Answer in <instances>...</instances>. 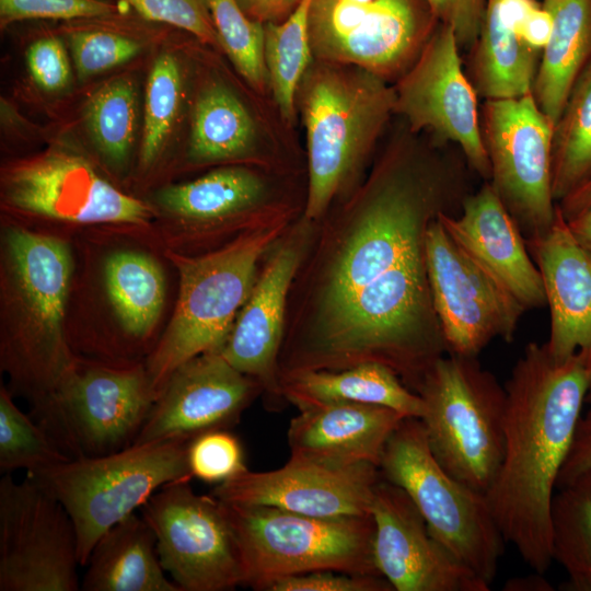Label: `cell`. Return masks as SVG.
Segmentation results:
<instances>
[{"label": "cell", "instance_id": "44", "mask_svg": "<svg viewBox=\"0 0 591 591\" xmlns=\"http://www.w3.org/2000/svg\"><path fill=\"white\" fill-rule=\"evenodd\" d=\"M26 62L34 82L45 91L63 89L70 79V65L57 37H43L28 47Z\"/></svg>", "mask_w": 591, "mask_h": 591}, {"label": "cell", "instance_id": "14", "mask_svg": "<svg viewBox=\"0 0 591 591\" xmlns=\"http://www.w3.org/2000/svg\"><path fill=\"white\" fill-rule=\"evenodd\" d=\"M431 19L415 0H312V56L386 80L415 62L432 34Z\"/></svg>", "mask_w": 591, "mask_h": 591}, {"label": "cell", "instance_id": "18", "mask_svg": "<svg viewBox=\"0 0 591 591\" xmlns=\"http://www.w3.org/2000/svg\"><path fill=\"white\" fill-rule=\"evenodd\" d=\"M8 204L73 223H143L152 211L105 178L83 158L50 152L10 167L3 178Z\"/></svg>", "mask_w": 591, "mask_h": 591}, {"label": "cell", "instance_id": "24", "mask_svg": "<svg viewBox=\"0 0 591 591\" xmlns=\"http://www.w3.org/2000/svg\"><path fill=\"white\" fill-rule=\"evenodd\" d=\"M528 248L549 308L547 351L557 361L581 355L591 363V252L575 239L558 206L549 231Z\"/></svg>", "mask_w": 591, "mask_h": 591}, {"label": "cell", "instance_id": "42", "mask_svg": "<svg viewBox=\"0 0 591 591\" xmlns=\"http://www.w3.org/2000/svg\"><path fill=\"white\" fill-rule=\"evenodd\" d=\"M115 12L102 0H0L2 24L27 19L107 18Z\"/></svg>", "mask_w": 591, "mask_h": 591}, {"label": "cell", "instance_id": "27", "mask_svg": "<svg viewBox=\"0 0 591 591\" xmlns=\"http://www.w3.org/2000/svg\"><path fill=\"white\" fill-rule=\"evenodd\" d=\"M84 567V591H182L166 577L152 529L136 513L97 540Z\"/></svg>", "mask_w": 591, "mask_h": 591}, {"label": "cell", "instance_id": "3", "mask_svg": "<svg viewBox=\"0 0 591 591\" xmlns=\"http://www.w3.org/2000/svg\"><path fill=\"white\" fill-rule=\"evenodd\" d=\"M2 252L1 367L34 414L76 360L63 332L72 258L61 240L19 228L5 232Z\"/></svg>", "mask_w": 591, "mask_h": 591}, {"label": "cell", "instance_id": "33", "mask_svg": "<svg viewBox=\"0 0 591 591\" xmlns=\"http://www.w3.org/2000/svg\"><path fill=\"white\" fill-rule=\"evenodd\" d=\"M591 179V61L575 83L555 125L552 187L558 204Z\"/></svg>", "mask_w": 591, "mask_h": 591}, {"label": "cell", "instance_id": "6", "mask_svg": "<svg viewBox=\"0 0 591 591\" xmlns=\"http://www.w3.org/2000/svg\"><path fill=\"white\" fill-rule=\"evenodd\" d=\"M221 502L235 538L244 587L264 591L279 578L314 571L381 576L374 563L371 514L323 518Z\"/></svg>", "mask_w": 591, "mask_h": 591}, {"label": "cell", "instance_id": "9", "mask_svg": "<svg viewBox=\"0 0 591 591\" xmlns=\"http://www.w3.org/2000/svg\"><path fill=\"white\" fill-rule=\"evenodd\" d=\"M379 471L410 497L432 536L490 586L506 541L486 495L457 480L436 460L419 418L402 420L384 448Z\"/></svg>", "mask_w": 591, "mask_h": 591}, {"label": "cell", "instance_id": "22", "mask_svg": "<svg viewBox=\"0 0 591 591\" xmlns=\"http://www.w3.org/2000/svg\"><path fill=\"white\" fill-rule=\"evenodd\" d=\"M172 216L190 224L200 237H218L293 222L304 206L283 196L269 175L245 166L216 169L192 182L172 185L158 195Z\"/></svg>", "mask_w": 591, "mask_h": 591}, {"label": "cell", "instance_id": "30", "mask_svg": "<svg viewBox=\"0 0 591 591\" xmlns=\"http://www.w3.org/2000/svg\"><path fill=\"white\" fill-rule=\"evenodd\" d=\"M256 131L247 108L229 89L213 84L201 92L193 112L188 147L197 164L253 159Z\"/></svg>", "mask_w": 591, "mask_h": 591}, {"label": "cell", "instance_id": "11", "mask_svg": "<svg viewBox=\"0 0 591 591\" xmlns=\"http://www.w3.org/2000/svg\"><path fill=\"white\" fill-rule=\"evenodd\" d=\"M483 117L489 183L528 245L542 239L556 217L552 187L555 124L540 108L532 92L486 100Z\"/></svg>", "mask_w": 591, "mask_h": 591}, {"label": "cell", "instance_id": "25", "mask_svg": "<svg viewBox=\"0 0 591 591\" xmlns=\"http://www.w3.org/2000/svg\"><path fill=\"white\" fill-rule=\"evenodd\" d=\"M405 417L385 406L359 403L301 409L287 432L290 457L329 466H379L390 437Z\"/></svg>", "mask_w": 591, "mask_h": 591}, {"label": "cell", "instance_id": "12", "mask_svg": "<svg viewBox=\"0 0 591 591\" xmlns=\"http://www.w3.org/2000/svg\"><path fill=\"white\" fill-rule=\"evenodd\" d=\"M73 522L33 478L0 480V591H78Z\"/></svg>", "mask_w": 591, "mask_h": 591}, {"label": "cell", "instance_id": "1", "mask_svg": "<svg viewBox=\"0 0 591 591\" xmlns=\"http://www.w3.org/2000/svg\"><path fill=\"white\" fill-rule=\"evenodd\" d=\"M456 172L410 144L391 147L369 175L315 221L291 283L279 380L375 362L417 393L447 355L428 280L425 239L453 213Z\"/></svg>", "mask_w": 591, "mask_h": 591}, {"label": "cell", "instance_id": "46", "mask_svg": "<svg viewBox=\"0 0 591 591\" xmlns=\"http://www.w3.org/2000/svg\"><path fill=\"white\" fill-rule=\"evenodd\" d=\"M591 471V404L581 415L573 441L557 480V488Z\"/></svg>", "mask_w": 591, "mask_h": 591}, {"label": "cell", "instance_id": "2", "mask_svg": "<svg viewBox=\"0 0 591 591\" xmlns=\"http://www.w3.org/2000/svg\"><path fill=\"white\" fill-rule=\"evenodd\" d=\"M591 381L581 355L555 360L529 343L505 384L503 454L485 493L507 543L533 571L551 566V503Z\"/></svg>", "mask_w": 591, "mask_h": 591}, {"label": "cell", "instance_id": "51", "mask_svg": "<svg viewBox=\"0 0 591 591\" xmlns=\"http://www.w3.org/2000/svg\"><path fill=\"white\" fill-rule=\"evenodd\" d=\"M507 591H552V584L543 577V573L509 579L505 583Z\"/></svg>", "mask_w": 591, "mask_h": 591}, {"label": "cell", "instance_id": "49", "mask_svg": "<svg viewBox=\"0 0 591 591\" xmlns=\"http://www.w3.org/2000/svg\"><path fill=\"white\" fill-rule=\"evenodd\" d=\"M557 206L566 220L591 207V179L566 196Z\"/></svg>", "mask_w": 591, "mask_h": 591}, {"label": "cell", "instance_id": "15", "mask_svg": "<svg viewBox=\"0 0 591 591\" xmlns=\"http://www.w3.org/2000/svg\"><path fill=\"white\" fill-rule=\"evenodd\" d=\"M425 254L447 354L477 358L495 338L513 340L525 309L455 243L438 218L428 227Z\"/></svg>", "mask_w": 591, "mask_h": 591}, {"label": "cell", "instance_id": "10", "mask_svg": "<svg viewBox=\"0 0 591 591\" xmlns=\"http://www.w3.org/2000/svg\"><path fill=\"white\" fill-rule=\"evenodd\" d=\"M155 398L141 363H74L50 402L32 418L71 459L134 444Z\"/></svg>", "mask_w": 591, "mask_h": 591}, {"label": "cell", "instance_id": "43", "mask_svg": "<svg viewBox=\"0 0 591 591\" xmlns=\"http://www.w3.org/2000/svg\"><path fill=\"white\" fill-rule=\"evenodd\" d=\"M264 591H394L381 576L314 571L279 578Z\"/></svg>", "mask_w": 591, "mask_h": 591}, {"label": "cell", "instance_id": "39", "mask_svg": "<svg viewBox=\"0 0 591 591\" xmlns=\"http://www.w3.org/2000/svg\"><path fill=\"white\" fill-rule=\"evenodd\" d=\"M187 464L192 477L216 485L247 470L243 447L228 429L211 430L190 440Z\"/></svg>", "mask_w": 591, "mask_h": 591}, {"label": "cell", "instance_id": "8", "mask_svg": "<svg viewBox=\"0 0 591 591\" xmlns=\"http://www.w3.org/2000/svg\"><path fill=\"white\" fill-rule=\"evenodd\" d=\"M417 394L420 421L439 464L463 484L486 493L503 454L506 390L477 358L444 355Z\"/></svg>", "mask_w": 591, "mask_h": 591}, {"label": "cell", "instance_id": "47", "mask_svg": "<svg viewBox=\"0 0 591 591\" xmlns=\"http://www.w3.org/2000/svg\"><path fill=\"white\" fill-rule=\"evenodd\" d=\"M553 28V16L542 4L535 7L522 21L520 33L529 47L542 54Z\"/></svg>", "mask_w": 591, "mask_h": 591}, {"label": "cell", "instance_id": "40", "mask_svg": "<svg viewBox=\"0 0 591 591\" xmlns=\"http://www.w3.org/2000/svg\"><path fill=\"white\" fill-rule=\"evenodd\" d=\"M69 42L80 79L129 61L141 50L136 39L104 30L76 31L71 33Z\"/></svg>", "mask_w": 591, "mask_h": 591}, {"label": "cell", "instance_id": "50", "mask_svg": "<svg viewBox=\"0 0 591 591\" xmlns=\"http://www.w3.org/2000/svg\"><path fill=\"white\" fill-rule=\"evenodd\" d=\"M566 221L575 239L591 252V207Z\"/></svg>", "mask_w": 591, "mask_h": 591}, {"label": "cell", "instance_id": "28", "mask_svg": "<svg viewBox=\"0 0 591 591\" xmlns=\"http://www.w3.org/2000/svg\"><path fill=\"white\" fill-rule=\"evenodd\" d=\"M283 398L299 410L332 403L385 406L406 417L420 418L421 397L408 389L390 368L361 363L338 371L311 370L280 380Z\"/></svg>", "mask_w": 591, "mask_h": 591}, {"label": "cell", "instance_id": "41", "mask_svg": "<svg viewBox=\"0 0 591 591\" xmlns=\"http://www.w3.org/2000/svg\"><path fill=\"white\" fill-rule=\"evenodd\" d=\"M143 19L185 30L210 45H219L207 0H120Z\"/></svg>", "mask_w": 591, "mask_h": 591}, {"label": "cell", "instance_id": "35", "mask_svg": "<svg viewBox=\"0 0 591 591\" xmlns=\"http://www.w3.org/2000/svg\"><path fill=\"white\" fill-rule=\"evenodd\" d=\"M84 119L101 153L112 164L124 165L132 147L137 119L132 81L118 78L100 88L86 104Z\"/></svg>", "mask_w": 591, "mask_h": 591}, {"label": "cell", "instance_id": "37", "mask_svg": "<svg viewBox=\"0 0 591 591\" xmlns=\"http://www.w3.org/2000/svg\"><path fill=\"white\" fill-rule=\"evenodd\" d=\"M219 44L240 74L256 91L269 84L264 23L248 16L237 0H207Z\"/></svg>", "mask_w": 591, "mask_h": 591}, {"label": "cell", "instance_id": "17", "mask_svg": "<svg viewBox=\"0 0 591 591\" xmlns=\"http://www.w3.org/2000/svg\"><path fill=\"white\" fill-rule=\"evenodd\" d=\"M460 45L445 24L436 30L395 89V112L414 130L429 129L460 146L471 167L490 178L479 125L477 92L464 74Z\"/></svg>", "mask_w": 591, "mask_h": 591}, {"label": "cell", "instance_id": "26", "mask_svg": "<svg viewBox=\"0 0 591 591\" xmlns=\"http://www.w3.org/2000/svg\"><path fill=\"white\" fill-rule=\"evenodd\" d=\"M537 5L535 0H486L471 65L472 83L486 100L532 92L542 54L523 40L520 25Z\"/></svg>", "mask_w": 591, "mask_h": 591}, {"label": "cell", "instance_id": "48", "mask_svg": "<svg viewBox=\"0 0 591 591\" xmlns=\"http://www.w3.org/2000/svg\"><path fill=\"white\" fill-rule=\"evenodd\" d=\"M253 20L268 23L288 15L300 0H237Z\"/></svg>", "mask_w": 591, "mask_h": 591}, {"label": "cell", "instance_id": "13", "mask_svg": "<svg viewBox=\"0 0 591 591\" xmlns=\"http://www.w3.org/2000/svg\"><path fill=\"white\" fill-rule=\"evenodd\" d=\"M189 482L166 484L140 508L160 563L182 591L233 590L242 569L222 502L196 494Z\"/></svg>", "mask_w": 591, "mask_h": 591}, {"label": "cell", "instance_id": "34", "mask_svg": "<svg viewBox=\"0 0 591 591\" xmlns=\"http://www.w3.org/2000/svg\"><path fill=\"white\" fill-rule=\"evenodd\" d=\"M312 0H300L282 23L265 27V59L269 85L281 116L291 120L296 94L313 59L310 43Z\"/></svg>", "mask_w": 591, "mask_h": 591}, {"label": "cell", "instance_id": "38", "mask_svg": "<svg viewBox=\"0 0 591 591\" xmlns=\"http://www.w3.org/2000/svg\"><path fill=\"white\" fill-rule=\"evenodd\" d=\"M182 96L179 65L170 54L160 55L149 72L140 158L150 165L160 154L178 113Z\"/></svg>", "mask_w": 591, "mask_h": 591}, {"label": "cell", "instance_id": "36", "mask_svg": "<svg viewBox=\"0 0 591 591\" xmlns=\"http://www.w3.org/2000/svg\"><path fill=\"white\" fill-rule=\"evenodd\" d=\"M71 457L31 416L19 409L11 393L0 390V471L2 474L20 468L38 472Z\"/></svg>", "mask_w": 591, "mask_h": 591}, {"label": "cell", "instance_id": "16", "mask_svg": "<svg viewBox=\"0 0 591 591\" xmlns=\"http://www.w3.org/2000/svg\"><path fill=\"white\" fill-rule=\"evenodd\" d=\"M315 221L303 215L294 220L263 257L251 294L234 322L220 354L263 389L266 407L286 403L278 373L288 297L308 251Z\"/></svg>", "mask_w": 591, "mask_h": 591}, {"label": "cell", "instance_id": "20", "mask_svg": "<svg viewBox=\"0 0 591 591\" xmlns=\"http://www.w3.org/2000/svg\"><path fill=\"white\" fill-rule=\"evenodd\" d=\"M379 466H329L290 457L281 467L244 472L216 485L210 495L227 503L268 506L308 515L337 518L371 514Z\"/></svg>", "mask_w": 591, "mask_h": 591}, {"label": "cell", "instance_id": "19", "mask_svg": "<svg viewBox=\"0 0 591 591\" xmlns=\"http://www.w3.org/2000/svg\"><path fill=\"white\" fill-rule=\"evenodd\" d=\"M370 512L374 521V563L395 591L490 589L432 536L405 490L382 476Z\"/></svg>", "mask_w": 591, "mask_h": 591}, {"label": "cell", "instance_id": "21", "mask_svg": "<svg viewBox=\"0 0 591 591\" xmlns=\"http://www.w3.org/2000/svg\"><path fill=\"white\" fill-rule=\"evenodd\" d=\"M260 395V384L233 368L220 351L201 354L172 373L134 444L189 442L201 433L229 429Z\"/></svg>", "mask_w": 591, "mask_h": 591}, {"label": "cell", "instance_id": "7", "mask_svg": "<svg viewBox=\"0 0 591 591\" xmlns=\"http://www.w3.org/2000/svg\"><path fill=\"white\" fill-rule=\"evenodd\" d=\"M187 444L184 440L131 444L106 455L72 457L27 476L67 510L84 567L109 528L135 513L166 484L193 478Z\"/></svg>", "mask_w": 591, "mask_h": 591}, {"label": "cell", "instance_id": "29", "mask_svg": "<svg viewBox=\"0 0 591 591\" xmlns=\"http://www.w3.org/2000/svg\"><path fill=\"white\" fill-rule=\"evenodd\" d=\"M553 28L532 88L540 108L556 125L578 78L591 61V0H544Z\"/></svg>", "mask_w": 591, "mask_h": 591}, {"label": "cell", "instance_id": "23", "mask_svg": "<svg viewBox=\"0 0 591 591\" xmlns=\"http://www.w3.org/2000/svg\"><path fill=\"white\" fill-rule=\"evenodd\" d=\"M438 219L455 243L525 311L546 305L541 273L490 183L466 195L459 213L440 212Z\"/></svg>", "mask_w": 591, "mask_h": 591}, {"label": "cell", "instance_id": "52", "mask_svg": "<svg viewBox=\"0 0 591 591\" xmlns=\"http://www.w3.org/2000/svg\"><path fill=\"white\" fill-rule=\"evenodd\" d=\"M586 403L589 404V405L591 404V381H590V385H589V390H588Z\"/></svg>", "mask_w": 591, "mask_h": 591}, {"label": "cell", "instance_id": "45", "mask_svg": "<svg viewBox=\"0 0 591 591\" xmlns=\"http://www.w3.org/2000/svg\"><path fill=\"white\" fill-rule=\"evenodd\" d=\"M431 13L449 25L460 46L474 45L483 23L486 0H424Z\"/></svg>", "mask_w": 591, "mask_h": 591}, {"label": "cell", "instance_id": "31", "mask_svg": "<svg viewBox=\"0 0 591 591\" xmlns=\"http://www.w3.org/2000/svg\"><path fill=\"white\" fill-rule=\"evenodd\" d=\"M104 274L106 291L123 329L132 341L146 340L164 302L161 268L142 253L123 251L107 258Z\"/></svg>", "mask_w": 591, "mask_h": 591}, {"label": "cell", "instance_id": "4", "mask_svg": "<svg viewBox=\"0 0 591 591\" xmlns=\"http://www.w3.org/2000/svg\"><path fill=\"white\" fill-rule=\"evenodd\" d=\"M299 90L308 147L303 216L316 221L360 183L364 163L395 112L396 94L364 69L324 61L310 66Z\"/></svg>", "mask_w": 591, "mask_h": 591}, {"label": "cell", "instance_id": "32", "mask_svg": "<svg viewBox=\"0 0 591 591\" xmlns=\"http://www.w3.org/2000/svg\"><path fill=\"white\" fill-rule=\"evenodd\" d=\"M551 552L566 571V590L591 591V471L554 493Z\"/></svg>", "mask_w": 591, "mask_h": 591}, {"label": "cell", "instance_id": "5", "mask_svg": "<svg viewBox=\"0 0 591 591\" xmlns=\"http://www.w3.org/2000/svg\"><path fill=\"white\" fill-rule=\"evenodd\" d=\"M291 223L241 233L198 255H167L177 268L179 291L173 317L144 363L155 399L179 366L222 349L251 294L263 257Z\"/></svg>", "mask_w": 591, "mask_h": 591}]
</instances>
